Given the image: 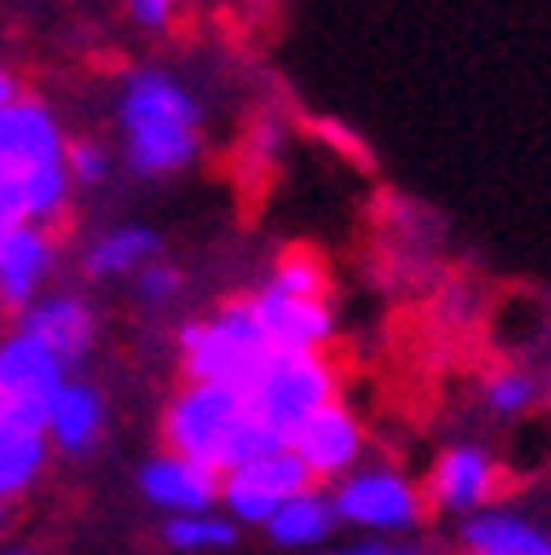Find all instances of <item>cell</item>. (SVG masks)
<instances>
[{
    "mask_svg": "<svg viewBox=\"0 0 551 555\" xmlns=\"http://www.w3.org/2000/svg\"><path fill=\"white\" fill-rule=\"evenodd\" d=\"M44 467H49L44 424L0 405V499L14 503L31 494L44 480Z\"/></svg>",
    "mask_w": 551,
    "mask_h": 555,
    "instance_id": "cell-15",
    "label": "cell"
},
{
    "mask_svg": "<svg viewBox=\"0 0 551 555\" xmlns=\"http://www.w3.org/2000/svg\"><path fill=\"white\" fill-rule=\"evenodd\" d=\"M57 269V238L44 225H14L10 234H0V313L23 318L40 296L44 283Z\"/></svg>",
    "mask_w": 551,
    "mask_h": 555,
    "instance_id": "cell-10",
    "label": "cell"
},
{
    "mask_svg": "<svg viewBox=\"0 0 551 555\" xmlns=\"http://www.w3.org/2000/svg\"><path fill=\"white\" fill-rule=\"evenodd\" d=\"M480 405H486L495 420H525L542 405V379L525 366H499L480 379Z\"/></svg>",
    "mask_w": 551,
    "mask_h": 555,
    "instance_id": "cell-20",
    "label": "cell"
},
{
    "mask_svg": "<svg viewBox=\"0 0 551 555\" xmlns=\"http://www.w3.org/2000/svg\"><path fill=\"white\" fill-rule=\"evenodd\" d=\"M459 542L486 555H551V533L512 507H486L459 525Z\"/></svg>",
    "mask_w": 551,
    "mask_h": 555,
    "instance_id": "cell-18",
    "label": "cell"
},
{
    "mask_svg": "<svg viewBox=\"0 0 551 555\" xmlns=\"http://www.w3.org/2000/svg\"><path fill=\"white\" fill-rule=\"evenodd\" d=\"M339 520H335V507H331V494L322 485H309L296 499H287L279 512L269 516L265 533L279 551H300V555H318L331 546Z\"/></svg>",
    "mask_w": 551,
    "mask_h": 555,
    "instance_id": "cell-17",
    "label": "cell"
},
{
    "mask_svg": "<svg viewBox=\"0 0 551 555\" xmlns=\"http://www.w3.org/2000/svg\"><path fill=\"white\" fill-rule=\"evenodd\" d=\"M23 98V85H18V76L10 72V66H0V111L5 106H14Z\"/></svg>",
    "mask_w": 551,
    "mask_h": 555,
    "instance_id": "cell-26",
    "label": "cell"
},
{
    "mask_svg": "<svg viewBox=\"0 0 551 555\" xmlns=\"http://www.w3.org/2000/svg\"><path fill=\"white\" fill-rule=\"evenodd\" d=\"M159 441L168 454H181L217 476L265 450H279L252 420L247 397L213 384H181L168 397L159 414Z\"/></svg>",
    "mask_w": 551,
    "mask_h": 555,
    "instance_id": "cell-2",
    "label": "cell"
},
{
    "mask_svg": "<svg viewBox=\"0 0 551 555\" xmlns=\"http://www.w3.org/2000/svg\"><path fill=\"white\" fill-rule=\"evenodd\" d=\"M309 472L305 463L279 446V450H265L239 467H230L221 476V499L217 507L239 525V529H265L269 516L279 512L287 499H296L300 490H309Z\"/></svg>",
    "mask_w": 551,
    "mask_h": 555,
    "instance_id": "cell-6",
    "label": "cell"
},
{
    "mask_svg": "<svg viewBox=\"0 0 551 555\" xmlns=\"http://www.w3.org/2000/svg\"><path fill=\"white\" fill-rule=\"evenodd\" d=\"M454 555H486V551H472V546H459Z\"/></svg>",
    "mask_w": 551,
    "mask_h": 555,
    "instance_id": "cell-28",
    "label": "cell"
},
{
    "mask_svg": "<svg viewBox=\"0 0 551 555\" xmlns=\"http://www.w3.org/2000/svg\"><path fill=\"white\" fill-rule=\"evenodd\" d=\"M318 555H433V551L415 538H362L349 546H326Z\"/></svg>",
    "mask_w": 551,
    "mask_h": 555,
    "instance_id": "cell-24",
    "label": "cell"
},
{
    "mask_svg": "<svg viewBox=\"0 0 551 555\" xmlns=\"http://www.w3.org/2000/svg\"><path fill=\"white\" fill-rule=\"evenodd\" d=\"M181 0H128V18L142 31H164L172 23Z\"/></svg>",
    "mask_w": 551,
    "mask_h": 555,
    "instance_id": "cell-25",
    "label": "cell"
},
{
    "mask_svg": "<svg viewBox=\"0 0 551 555\" xmlns=\"http://www.w3.org/2000/svg\"><path fill=\"white\" fill-rule=\"evenodd\" d=\"M72 379L49 344H40L31 331L10 326L0 335V405L27 414V420L44 424V410L53 401V392Z\"/></svg>",
    "mask_w": 551,
    "mask_h": 555,
    "instance_id": "cell-9",
    "label": "cell"
},
{
    "mask_svg": "<svg viewBox=\"0 0 551 555\" xmlns=\"http://www.w3.org/2000/svg\"><path fill=\"white\" fill-rule=\"evenodd\" d=\"M14 326L31 331L40 344H49L53 358L76 375V366H85L98 349V335H102V322H98V309L80 296V292H44Z\"/></svg>",
    "mask_w": 551,
    "mask_h": 555,
    "instance_id": "cell-11",
    "label": "cell"
},
{
    "mask_svg": "<svg viewBox=\"0 0 551 555\" xmlns=\"http://www.w3.org/2000/svg\"><path fill=\"white\" fill-rule=\"evenodd\" d=\"M119 142L124 168L142 181H168L203 155V106L159 66H142L119 85Z\"/></svg>",
    "mask_w": 551,
    "mask_h": 555,
    "instance_id": "cell-1",
    "label": "cell"
},
{
    "mask_svg": "<svg viewBox=\"0 0 551 555\" xmlns=\"http://www.w3.org/2000/svg\"><path fill=\"white\" fill-rule=\"evenodd\" d=\"M243 397L260 433L273 446H287L309 414L339 401V371L326 353H279Z\"/></svg>",
    "mask_w": 551,
    "mask_h": 555,
    "instance_id": "cell-5",
    "label": "cell"
},
{
    "mask_svg": "<svg viewBox=\"0 0 551 555\" xmlns=\"http://www.w3.org/2000/svg\"><path fill=\"white\" fill-rule=\"evenodd\" d=\"M66 177H72L76 190H102L115 177V151L98 137H66V151H62Z\"/></svg>",
    "mask_w": 551,
    "mask_h": 555,
    "instance_id": "cell-22",
    "label": "cell"
},
{
    "mask_svg": "<svg viewBox=\"0 0 551 555\" xmlns=\"http://www.w3.org/2000/svg\"><path fill=\"white\" fill-rule=\"evenodd\" d=\"M287 450L305 463L313 485L331 490L335 480H344L354 467L367 463V428L344 401H331L292 433Z\"/></svg>",
    "mask_w": 551,
    "mask_h": 555,
    "instance_id": "cell-8",
    "label": "cell"
},
{
    "mask_svg": "<svg viewBox=\"0 0 551 555\" xmlns=\"http://www.w3.org/2000/svg\"><path fill=\"white\" fill-rule=\"evenodd\" d=\"M269 292L279 296H296V300H326L331 292V269L318 251L309 247H287L279 260L269 264V278H265Z\"/></svg>",
    "mask_w": 551,
    "mask_h": 555,
    "instance_id": "cell-21",
    "label": "cell"
},
{
    "mask_svg": "<svg viewBox=\"0 0 551 555\" xmlns=\"http://www.w3.org/2000/svg\"><path fill=\"white\" fill-rule=\"evenodd\" d=\"M326 494L339 529H358L371 538H410L428 520L420 480L393 463H362L335 480Z\"/></svg>",
    "mask_w": 551,
    "mask_h": 555,
    "instance_id": "cell-4",
    "label": "cell"
},
{
    "mask_svg": "<svg viewBox=\"0 0 551 555\" xmlns=\"http://www.w3.org/2000/svg\"><path fill=\"white\" fill-rule=\"evenodd\" d=\"M159 538L177 555H217L239 542V525L226 512H194V516H168L159 525Z\"/></svg>",
    "mask_w": 551,
    "mask_h": 555,
    "instance_id": "cell-19",
    "label": "cell"
},
{
    "mask_svg": "<svg viewBox=\"0 0 551 555\" xmlns=\"http://www.w3.org/2000/svg\"><path fill=\"white\" fill-rule=\"evenodd\" d=\"M106 424H111V410H106L102 388L72 375L44 410V441L62 459H89L102 446Z\"/></svg>",
    "mask_w": 551,
    "mask_h": 555,
    "instance_id": "cell-14",
    "label": "cell"
},
{
    "mask_svg": "<svg viewBox=\"0 0 551 555\" xmlns=\"http://www.w3.org/2000/svg\"><path fill=\"white\" fill-rule=\"evenodd\" d=\"M132 296L142 300V309H151V313L172 309V305L185 296V273H181V264H172L168 256L151 260L142 273L132 278Z\"/></svg>",
    "mask_w": 551,
    "mask_h": 555,
    "instance_id": "cell-23",
    "label": "cell"
},
{
    "mask_svg": "<svg viewBox=\"0 0 551 555\" xmlns=\"http://www.w3.org/2000/svg\"><path fill=\"white\" fill-rule=\"evenodd\" d=\"M0 555H23V551H0Z\"/></svg>",
    "mask_w": 551,
    "mask_h": 555,
    "instance_id": "cell-29",
    "label": "cell"
},
{
    "mask_svg": "<svg viewBox=\"0 0 551 555\" xmlns=\"http://www.w3.org/2000/svg\"><path fill=\"white\" fill-rule=\"evenodd\" d=\"M420 490H424L428 512L467 520L476 512L495 507V499L503 490V463L480 441H454V446L437 450L428 476L420 480Z\"/></svg>",
    "mask_w": 551,
    "mask_h": 555,
    "instance_id": "cell-7",
    "label": "cell"
},
{
    "mask_svg": "<svg viewBox=\"0 0 551 555\" xmlns=\"http://www.w3.org/2000/svg\"><path fill=\"white\" fill-rule=\"evenodd\" d=\"M247 309L273 353H326L335 339V313L326 300H296L256 287L247 292Z\"/></svg>",
    "mask_w": 551,
    "mask_h": 555,
    "instance_id": "cell-12",
    "label": "cell"
},
{
    "mask_svg": "<svg viewBox=\"0 0 551 555\" xmlns=\"http://www.w3.org/2000/svg\"><path fill=\"white\" fill-rule=\"evenodd\" d=\"M177 358H181V384L247 392L279 353L260 335L247 296H230L213 313H198L177 331Z\"/></svg>",
    "mask_w": 551,
    "mask_h": 555,
    "instance_id": "cell-3",
    "label": "cell"
},
{
    "mask_svg": "<svg viewBox=\"0 0 551 555\" xmlns=\"http://www.w3.org/2000/svg\"><path fill=\"white\" fill-rule=\"evenodd\" d=\"M137 494H142L155 512L168 516H194V512H213L221 499V476L198 467L181 454L155 450L142 467H137Z\"/></svg>",
    "mask_w": 551,
    "mask_h": 555,
    "instance_id": "cell-13",
    "label": "cell"
},
{
    "mask_svg": "<svg viewBox=\"0 0 551 555\" xmlns=\"http://www.w3.org/2000/svg\"><path fill=\"white\" fill-rule=\"evenodd\" d=\"M5 525H10V503L0 499V533H5Z\"/></svg>",
    "mask_w": 551,
    "mask_h": 555,
    "instance_id": "cell-27",
    "label": "cell"
},
{
    "mask_svg": "<svg viewBox=\"0 0 551 555\" xmlns=\"http://www.w3.org/2000/svg\"><path fill=\"white\" fill-rule=\"evenodd\" d=\"M159 256H164V234L128 221V225H111L80 251V273L89 283H115V278H137Z\"/></svg>",
    "mask_w": 551,
    "mask_h": 555,
    "instance_id": "cell-16",
    "label": "cell"
}]
</instances>
